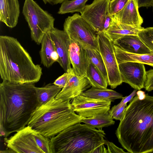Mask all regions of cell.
<instances>
[{"label": "cell", "instance_id": "32", "mask_svg": "<svg viewBox=\"0 0 153 153\" xmlns=\"http://www.w3.org/2000/svg\"><path fill=\"white\" fill-rule=\"evenodd\" d=\"M146 76L144 88L145 90L150 91L153 90V69L146 71Z\"/></svg>", "mask_w": 153, "mask_h": 153}, {"label": "cell", "instance_id": "2", "mask_svg": "<svg viewBox=\"0 0 153 153\" xmlns=\"http://www.w3.org/2000/svg\"><path fill=\"white\" fill-rule=\"evenodd\" d=\"M34 84H0V125L7 136L27 126L39 105Z\"/></svg>", "mask_w": 153, "mask_h": 153}, {"label": "cell", "instance_id": "12", "mask_svg": "<svg viewBox=\"0 0 153 153\" xmlns=\"http://www.w3.org/2000/svg\"><path fill=\"white\" fill-rule=\"evenodd\" d=\"M119 67L123 82L128 84L137 90L144 88L146 71L144 64L127 62L119 64Z\"/></svg>", "mask_w": 153, "mask_h": 153}, {"label": "cell", "instance_id": "24", "mask_svg": "<svg viewBox=\"0 0 153 153\" xmlns=\"http://www.w3.org/2000/svg\"><path fill=\"white\" fill-rule=\"evenodd\" d=\"M62 88L53 84L44 87H36V97L39 105L45 104L55 98Z\"/></svg>", "mask_w": 153, "mask_h": 153}, {"label": "cell", "instance_id": "21", "mask_svg": "<svg viewBox=\"0 0 153 153\" xmlns=\"http://www.w3.org/2000/svg\"><path fill=\"white\" fill-rule=\"evenodd\" d=\"M114 47L118 64L127 62H133L153 67V53L145 54H133L124 51L114 45Z\"/></svg>", "mask_w": 153, "mask_h": 153}, {"label": "cell", "instance_id": "13", "mask_svg": "<svg viewBox=\"0 0 153 153\" xmlns=\"http://www.w3.org/2000/svg\"><path fill=\"white\" fill-rule=\"evenodd\" d=\"M67 71L69 74L67 82L55 98L62 101L71 100L80 95L91 86L86 75H77L72 68Z\"/></svg>", "mask_w": 153, "mask_h": 153}, {"label": "cell", "instance_id": "19", "mask_svg": "<svg viewBox=\"0 0 153 153\" xmlns=\"http://www.w3.org/2000/svg\"><path fill=\"white\" fill-rule=\"evenodd\" d=\"M144 28L143 27H137L121 23L113 16L109 27L103 33L107 38L113 42L125 35H138L139 32Z\"/></svg>", "mask_w": 153, "mask_h": 153}, {"label": "cell", "instance_id": "36", "mask_svg": "<svg viewBox=\"0 0 153 153\" xmlns=\"http://www.w3.org/2000/svg\"><path fill=\"white\" fill-rule=\"evenodd\" d=\"M139 8L141 7H152L153 0H138Z\"/></svg>", "mask_w": 153, "mask_h": 153}, {"label": "cell", "instance_id": "37", "mask_svg": "<svg viewBox=\"0 0 153 153\" xmlns=\"http://www.w3.org/2000/svg\"><path fill=\"white\" fill-rule=\"evenodd\" d=\"M65 0H42L45 4L48 3L52 5H56L58 4L62 3Z\"/></svg>", "mask_w": 153, "mask_h": 153}, {"label": "cell", "instance_id": "4", "mask_svg": "<svg viewBox=\"0 0 153 153\" xmlns=\"http://www.w3.org/2000/svg\"><path fill=\"white\" fill-rule=\"evenodd\" d=\"M105 135L102 129L78 123L51 138V153H107Z\"/></svg>", "mask_w": 153, "mask_h": 153}, {"label": "cell", "instance_id": "6", "mask_svg": "<svg viewBox=\"0 0 153 153\" xmlns=\"http://www.w3.org/2000/svg\"><path fill=\"white\" fill-rule=\"evenodd\" d=\"M22 12L30 29L32 39L39 45L45 34L54 27V18L33 0H25Z\"/></svg>", "mask_w": 153, "mask_h": 153}, {"label": "cell", "instance_id": "8", "mask_svg": "<svg viewBox=\"0 0 153 153\" xmlns=\"http://www.w3.org/2000/svg\"><path fill=\"white\" fill-rule=\"evenodd\" d=\"M100 52L103 58L108 77V84L115 88L123 82L113 42L103 32L97 33Z\"/></svg>", "mask_w": 153, "mask_h": 153}, {"label": "cell", "instance_id": "38", "mask_svg": "<svg viewBox=\"0 0 153 153\" xmlns=\"http://www.w3.org/2000/svg\"><path fill=\"white\" fill-rule=\"evenodd\" d=\"M0 135L1 137H7L6 132L2 126L0 125Z\"/></svg>", "mask_w": 153, "mask_h": 153}, {"label": "cell", "instance_id": "23", "mask_svg": "<svg viewBox=\"0 0 153 153\" xmlns=\"http://www.w3.org/2000/svg\"><path fill=\"white\" fill-rule=\"evenodd\" d=\"M85 75L91 86L99 88H107L108 81L89 60Z\"/></svg>", "mask_w": 153, "mask_h": 153}, {"label": "cell", "instance_id": "3", "mask_svg": "<svg viewBox=\"0 0 153 153\" xmlns=\"http://www.w3.org/2000/svg\"><path fill=\"white\" fill-rule=\"evenodd\" d=\"M42 70L16 39L0 36V75L3 81L35 83L40 79Z\"/></svg>", "mask_w": 153, "mask_h": 153}, {"label": "cell", "instance_id": "40", "mask_svg": "<svg viewBox=\"0 0 153 153\" xmlns=\"http://www.w3.org/2000/svg\"><path fill=\"white\" fill-rule=\"evenodd\" d=\"M152 8H153V5H152Z\"/></svg>", "mask_w": 153, "mask_h": 153}, {"label": "cell", "instance_id": "10", "mask_svg": "<svg viewBox=\"0 0 153 153\" xmlns=\"http://www.w3.org/2000/svg\"><path fill=\"white\" fill-rule=\"evenodd\" d=\"M111 0H94L90 4L85 5L80 13L82 17L97 33L103 32L107 18L111 15L109 9Z\"/></svg>", "mask_w": 153, "mask_h": 153}, {"label": "cell", "instance_id": "15", "mask_svg": "<svg viewBox=\"0 0 153 153\" xmlns=\"http://www.w3.org/2000/svg\"><path fill=\"white\" fill-rule=\"evenodd\" d=\"M69 55L75 73L78 76L85 75L89 59L84 47L77 42L71 40Z\"/></svg>", "mask_w": 153, "mask_h": 153}, {"label": "cell", "instance_id": "16", "mask_svg": "<svg viewBox=\"0 0 153 153\" xmlns=\"http://www.w3.org/2000/svg\"><path fill=\"white\" fill-rule=\"evenodd\" d=\"M113 42L118 48L128 53L137 54L153 53V52L143 42L138 35H125Z\"/></svg>", "mask_w": 153, "mask_h": 153}, {"label": "cell", "instance_id": "39", "mask_svg": "<svg viewBox=\"0 0 153 153\" xmlns=\"http://www.w3.org/2000/svg\"><path fill=\"white\" fill-rule=\"evenodd\" d=\"M1 153H15V152H14L13 150H12L11 149L9 148V149H7L6 150H3L2 151H1L0 152Z\"/></svg>", "mask_w": 153, "mask_h": 153}, {"label": "cell", "instance_id": "26", "mask_svg": "<svg viewBox=\"0 0 153 153\" xmlns=\"http://www.w3.org/2000/svg\"><path fill=\"white\" fill-rule=\"evenodd\" d=\"M88 0H65L62 3L58 13L63 14L75 12L81 13Z\"/></svg>", "mask_w": 153, "mask_h": 153}, {"label": "cell", "instance_id": "34", "mask_svg": "<svg viewBox=\"0 0 153 153\" xmlns=\"http://www.w3.org/2000/svg\"><path fill=\"white\" fill-rule=\"evenodd\" d=\"M105 145L107 147V153H128L125 152L122 149L117 147L111 142L107 141Z\"/></svg>", "mask_w": 153, "mask_h": 153}, {"label": "cell", "instance_id": "31", "mask_svg": "<svg viewBox=\"0 0 153 153\" xmlns=\"http://www.w3.org/2000/svg\"><path fill=\"white\" fill-rule=\"evenodd\" d=\"M127 103H125L119 107H116L115 105L113 106L111 109L108 111L109 115L113 119L121 121L125 115L127 106Z\"/></svg>", "mask_w": 153, "mask_h": 153}, {"label": "cell", "instance_id": "33", "mask_svg": "<svg viewBox=\"0 0 153 153\" xmlns=\"http://www.w3.org/2000/svg\"><path fill=\"white\" fill-rule=\"evenodd\" d=\"M69 73L67 71L58 77L53 84L62 88L65 86L68 81Z\"/></svg>", "mask_w": 153, "mask_h": 153}, {"label": "cell", "instance_id": "5", "mask_svg": "<svg viewBox=\"0 0 153 153\" xmlns=\"http://www.w3.org/2000/svg\"><path fill=\"white\" fill-rule=\"evenodd\" d=\"M70 100L55 98L39 105L27 126L51 139L69 126L80 123L83 117L75 112Z\"/></svg>", "mask_w": 153, "mask_h": 153}, {"label": "cell", "instance_id": "9", "mask_svg": "<svg viewBox=\"0 0 153 153\" xmlns=\"http://www.w3.org/2000/svg\"><path fill=\"white\" fill-rule=\"evenodd\" d=\"M72 100L71 104L76 114L83 117H91L108 112L110 109L111 102L81 95Z\"/></svg>", "mask_w": 153, "mask_h": 153}, {"label": "cell", "instance_id": "35", "mask_svg": "<svg viewBox=\"0 0 153 153\" xmlns=\"http://www.w3.org/2000/svg\"><path fill=\"white\" fill-rule=\"evenodd\" d=\"M137 90L136 89L134 90L129 95L123 97L121 101L118 105L120 106H121L130 102L136 94Z\"/></svg>", "mask_w": 153, "mask_h": 153}, {"label": "cell", "instance_id": "1", "mask_svg": "<svg viewBox=\"0 0 153 153\" xmlns=\"http://www.w3.org/2000/svg\"><path fill=\"white\" fill-rule=\"evenodd\" d=\"M115 132L128 153L153 152V96L136 95L130 102Z\"/></svg>", "mask_w": 153, "mask_h": 153}, {"label": "cell", "instance_id": "28", "mask_svg": "<svg viewBox=\"0 0 153 153\" xmlns=\"http://www.w3.org/2000/svg\"><path fill=\"white\" fill-rule=\"evenodd\" d=\"M138 35L143 42L153 52V27L144 28Z\"/></svg>", "mask_w": 153, "mask_h": 153}, {"label": "cell", "instance_id": "7", "mask_svg": "<svg viewBox=\"0 0 153 153\" xmlns=\"http://www.w3.org/2000/svg\"><path fill=\"white\" fill-rule=\"evenodd\" d=\"M64 30L70 39L84 47L99 52L97 33L82 17L76 13L65 19Z\"/></svg>", "mask_w": 153, "mask_h": 153}, {"label": "cell", "instance_id": "17", "mask_svg": "<svg viewBox=\"0 0 153 153\" xmlns=\"http://www.w3.org/2000/svg\"><path fill=\"white\" fill-rule=\"evenodd\" d=\"M138 8V0H129L120 11L113 16L121 23L141 28L143 19L140 14Z\"/></svg>", "mask_w": 153, "mask_h": 153}, {"label": "cell", "instance_id": "30", "mask_svg": "<svg viewBox=\"0 0 153 153\" xmlns=\"http://www.w3.org/2000/svg\"><path fill=\"white\" fill-rule=\"evenodd\" d=\"M129 0H111L109 4V12L114 16L120 11Z\"/></svg>", "mask_w": 153, "mask_h": 153}, {"label": "cell", "instance_id": "18", "mask_svg": "<svg viewBox=\"0 0 153 153\" xmlns=\"http://www.w3.org/2000/svg\"><path fill=\"white\" fill-rule=\"evenodd\" d=\"M20 14L18 0H0V21L13 28L17 25Z\"/></svg>", "mask_w": 153, "mask_h": 153}, {"label": "cell", "instance_id": "29", "mask_svg": "<svg viewBox=\"0 0 153 153\" xmlns=\"http://www.w3.org/2000/svg\"><path fill=\"white\" fill-rule=\"evenodd\" d=\"M34 135L38 146L43 153H51L50 139L35 131Z\"/></svg>", "mask_w": 153, "mask_h": 153}, {"label": "cell", "instance_id": "14", "mask_svg": "<svg viewBox=\"0 0 153 153\" xmlns=\"http://www.w3.org/2000/svg\"><path fill=\"white\" fill-rule=\"evenodd\" d=\"M59 56L58 62L65 72L71 68L69 55L71 39L64 30L53 27L49 31Z\"/></svg>", "mask_w": 153, "mask_h": 153}, {"label": "cell", "instance_id": "27", "mask_svg": "<svg viewBox=\"0 0 153 153\" xmlns=\"http://www.w3.org/2000/svg\"><path fill=\"white\" fill-rule=\"evenodd\" d=\"M84 48L86 50L89 60L98 68L108 81V75L106 69L100 52L87 48Z\"/></svg>", "mask_w": 153, "mask_h": 153}, {"label": "cell", "instance_id": "11", "mask_svg": "<svg viewBox=\"0 0 153 153\" xmlns=\"http://www.w3.org/2000/svg\"><path fill=\"white\" fill-rule=\"evenodd\" d=\"M34 131L26 126L5 140L7 147L16 153H43L36 143Z\"/></svg>", "mask_w": 153, "mask_h": 153}, {"label": "cell", "instance_id": "20", "mask_svg": "<svg viewBox=\"0 0 153 153\" xmlns=\"http://www.w3.org/2000/svg\"><path fill=\"white\" fill-rule=\"evenodd\" d=\"M41 44L39 52L41 62L45 67L49 68L54 62H58L59 59V56L49 31L44 35Z\"/></svg>", "mask_w": 153, "mask_h": 153}, {"label": "cell", "instance_id": "41", "mask_svg": "<svg viewBox=\"0 0 153 153\" xmlns=\"http://www.w3.org/2000/svg\"><path fill=\"white\" fill-rule=\"evenodd\" d=\"M152 153H153V152H152Z\"/></svg>", "mask_w": 153, "mask_h": 153}, {"label": "cell", "instance_id": "22", "mask_svg": "<svg viewBox=\"0 0 153 153\" xmlns=\"http://www.w3.org/2000/svg\"><path fill=\"white\" fill-rule=\"evenodd\" d=\"M81 95L88 97L114 102L115 100L122 99L123 95L116 91L108 89L99 88L92 87Z\"/></svg>", "mask_w": 153, "mask_h": 153}, {"label": "cell", "instance_id": "25", "mask_svg": "<svg viewBox=\"0 0 153 153\" xmlns=\"http://www.w3.org/2000/svg\"><path fill=\"white\" fill-rule=\"evenodd\" d=\"M113 119L108 112L91 117H83L80 123H83L91 127L100 129L114 125L115 121Z\"/></svg>", "mask_w": 153, "mask_h": 153}]
</instances>
